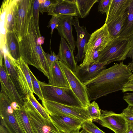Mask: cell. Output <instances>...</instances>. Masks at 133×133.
<instances>
[{
    "instance_id": "obj_35",
    "label": "cell",
    "mask_w": 133,
    "mask_h": 133,
    "mask_svg": "<svg viewBox=\"0 0 133 133\" xmlns=\"http://www.w3.org/2000/svg\"><path fill=\"white\" fill-rule=\"evenodd\" d=\"M112 0H101L99 1L98 11L102 14L106 13L107 15Z\"/></svg>"
},
{
    "instance_id": "obj_36",
    "label": "cell",
    "mask_w": 133,
    "mask_h": 133,
    "mask_svg": "<svg viewBox=\"0 0 133 133\" xmlns=\"http://www.w3.org/2000/svg\"><path fill=\"white\" fill-rule=\"evenodd\" d=\"M121 114L128 123L133 122V106L129 105Z\"/></svg>"
},
{
    "instance_id": "obj_4",
    "label": "cell",
    "mask_w": 133,
    "mask_h": 133,
    "mask_svg": "<svg viewBox=\"0 0 133 133\" xmlns=\"http://www.w3.org/2000/svg\"><path fill=\"white\" fill-rule=\"evenodd\" d=\"M113 40L109 34L107 25L105 23L102 27L91 35L87 45L84 58L79 65L83 68L94 63L92 57L95 50L101 51L111 44Z\"/></svg>"
},
{
    "instance_id": "obj_23",
    "label": "cell",
    "mask_w": 133,
    "mask_h": 133,
    "mask_svg": "<svg viewBox=\"0 0 133 133\" xmlns=\"http://www.w3.org/2000/svg\"><path fill=\"white\" fill-rule=\"evenodd\" d=\"M128 14L127 10L122 16L106 24L109 34L113 39L119 38L126 22Z\"/></svg>"
},
{
    "instance_id": "obj_37",
    "label": "cell",
    "mask_w": 133,
    "mask_h": 133,
    "mask_svg": "<svg viewBox=\"0 0 133 133\" xmlns=\"http://www.w3.org/2000/svg\"><path fill=\"white\" fill-rule=\"evenodd\" d=\"M44 54L50 69L55 62L57 61L60 60L59 55H56L54 52L51 51L50 54L44 52Z\"/></svg>"
},
{
    "instance_id": "obj_1",
    "label": "cell",
    "mask_w": 133,
    "mask_h": 133,
    "mask_svg": "<svg viewBox=\"0 0 133 133\" xmlns=\"http://www.w3.org/2000/svg\"><path fill=\"white\" fill-rule=\"evenodd\" d=\"M132 74L123 62L102 70L96 77L83 83L89 101L122 90Z\"/></svg>"
},
{
    "instance_id": "obj_28",
    "label": "cell",
    "mask_w": 133,
    "mask_h": 133,
    "mask_svg": "<svg viewBox=\"0 0 133 133\" xmlns=\"http://www.w3.org/2000/svg\"><path fill=\"white\" fill-rule=\"evenodd\" d=\"M28 99L44 118L48 120L51 119L50 115L46 109L38 102L33 95V94H31L28 96Z\"/></svg>"
},
{
    "instance_id": "obj_44",
    "label": "cell",
    "mask_w": 133,
    "mask_h": 133,
    "mask_svg": "<svg viewBox=\"0 0 133 133\" xmlns=\"http://www.w3.org/2000/svg\"><path fill=\"white\" fill-rule=\"evenodd\" d=\"M127 66L129 70L133 72V62L129 63Z\"/></svg>"
},
{
    "instance_id": "obj_18",
    "label": "cell",
    "mask_w": 133,
    "mask_h": 133,
    "mask_svg": "<svg viewBox=\"0 0 133 133\" xmlns=\"http://www.w3.org/2000/svg\"><path fill=\"white\" fill-rule=\"evenodd\" d=\"M60 20L56 29L61 37L64 38L73 51L76 46V42L72 32V22L74 17L71 15L58 16Z\"/></svg>"
},
{
    "instance_id": "obj_39",
    "label": "cell",
    "mask_w": 133,
    "mask_h": 133,
    "mask_svg": "<svg viewBox=\"0 0 133 133\" xmlns=\"http://www.w3.org/2000/svg\"><path fill=\"white\" fill-rule=\"evenodd\" d=\"M123 92L133 91V74L130 76L127 82L124 85L122 90Z\"/></svg>"
},
{
    "instance_id": "obj_29",
    "label": "cell",
    "mask_w": 133,
    "mask_h": 133,
    "mask_svg": "<svg viewBox=\"0 0 133 133\" xmlns=\"http://www.w3.org/2000/svg\"><path fill=\"white\" fill-rule=\"evenodd\" d=\"M89 115L92 122L99 118L101 115V110L98 104L94 101L86 107Z\"/></svg>"
},
{
    "instance_id": "obj_40",
    "label": "cell",
    "mask_w": 133,
    "mask_h": 133,
    "mask_svg": "<svg viewBox=\"0 0 133 133\" xmlns=\"http://www.w3.org/2000/svg\"><path fill=\"white\" fill-rule=\"evenodd\" d=\"M123 98L128 105L133 106V92L124 94Z\"/></svg>"
},
{
    "instance_id": "obj_34",
    "label": "cell",
    "mask_w": 133,
    "mask_h": 133,
    "mask_svg": "<svg viewBox=\"0 0 133 133\" xmlns=\"http://www.w3.org/2000/svg\"><path fill=\"white\" fill-rule=\"evenodd\" d=\"M57 0H39L40 2L39 11L42 14L48 12L51 6L56 2Z\"/></svg>"
},
{
    "instance_id": "obj_21",
    "label": "cell",
    "mask_w": 133,
    "mask_h": 133,
    "mask_svg": "<svg viewBox=\"0 0 133 133\" xmlns=\"http://www.w3.org/2000/svg\"><path fill=\"white\" fill-rule=\"evenodd\" d=\"M130 0H112L105 23L107 24L123 15L127 11Z\"/></svg>"
},
{
    "instance_id": "obj_38",
    "label": "cell",
    "mask_w": 133,
    "mask_h": 133,
    "mask_svg": "<svg viewBox=\"0 0 133 133\" xmlns=\"http://www.w3.org/2000/svg\"><path fill=\"white\" fill-rule=\"evenodd\" d=\"M60 20L59 16H52L51 19L49 21L48 27L51 28V34H52L53 32L55 29H57Z\"/></svg>"
},
{
    "instance_id": "obj_31",
    "label": "cell",
    "mask_w": 133,
    "mask_h": 133,
    "mask_svg": "<svg viewBox=\"0 0 133 133\" xmlns=\"http://www.w3.org/2000/svg\"><path fill=\"white\" fill-rule=\"evenodd\" d=\"M40 2L38 0H33L32 15L34 21L35 28L39 37L41 36L39 26V15Z\"/></svg>"
},
{
    "instance_id": "obj_42",
    "label": "cell",
    "mask_w": 133,
    "mask_h": 133,
    "mask_svg": "<svg viewBox=\"0 0 133 133\" xmlns=\"http://www.w3.org/2000/svg\"><path fill=\"white\" fill-rule=\"evenodd\" d=\"M44 38L43 37H38L37 39V42L39 45H41L44 43Z\"/></svg>"
},
{
    "instance_id": "obj_10",
    "label": "cell",
    "mask_w": 133,
    "mask_h": 133,
    "mask_svg": "<svg viewBox=\"0 0 133 133\" xmlns=\"http://www.w3.org/2000/svg\"><path fill=\"white\" fill-rule=\"evenodd\" d=\"M33 0H18V9L15 26V32L19 42L26 34L32 15Z\"/></svg>"
},
{
    "instance_id": "obj_14",
    "label": "cell",
    "mask_w": 133,
    "mask_h": 133,
    "mask_svg": "<svg viewBox=\"0 0 133 133\" xmlns=\"http://www.w3.org/2000/svg\"><path fill=\"white\" fill-rule=\"evenodd\" d=\"M50 116L52 121L62 133L79 132L84 122L78 119L65 115Z\"/></svg>"
},
{
    "instance_id": "obj_2",
    "label": "cell",
    "mask_w": 133,
    "mask_h": 133,
    "mask_svg": "<svg viewBox=\"0 0 133 133\" xmlns=\"http://www.w3.org/2000/svg\"><path fill=\"white\" fill-rule=\"evenodd\" d=\"M38 37L32 15L28 32L19 42L21 57L25 63L35 67L48 78L50 69L44 55V51L41 45L37 43Z\"/></svg>"
},
{
    "instance_id": "obj_5",
    "label": "cell",
    "mask_w": 133,
    "mask_h": 133,
    "mask_svg": "<svg viewBox=\"0 0 133 133\" xmlns=\"http://www.w3.org/2000/svg\"><path fill=\"white\" fill-rule=\"evenodd\" d=\"M39 82L44 99L66 105L83 107L71 88L55 87L39 81Z\"/></svg>"
},
{
    "instance_id": "obj_16",
    "label": "cell",
    "mask_w": 133,
    "mask_h": 133,
    "mask_svg": "<svg viewBox=\"0 0 133 133\" xmlns=\"http://www.w3.org/2000/svg\"><path fill=\"white\" fill-rule=\"evenodd\" d=\"M48 14L52 16L71 15L74 17H79L75 0H57Z\"/></svg>"
},
{
    "instance_id": "obj_43",
    "label": "cell",
    "mask_w": 133,
    "mask_h": 133,
    "mask_svg": "<svg viewBox=\"0 0 133 133\" xmlns=\"http://www.w3.org/2000/svg\"><path fill=\"white\" fill-rule=\"evenodd\" d=\"M129 127L128 129L124 133H133V130L130 124L129 123Z\"/></svg>"
},
{
    "instance_id": "obj_45",
    "label": "cell",
    "mask_w": 133,
    "mask_h": 133,
    "mask_svg": "<svg viewBox=\"0 0 133 133\" xmlns=\"http://www.w3.org/2000/svg\"><path fill=\"white\" fill-rule=\"evenodd\" d=\"M75 133H87L83 129L80 132Z\"/></svg>"
},
{
    "instance_id": "obj_3",
    "label": "cell",
    "mask_w": 133,
    "mask_h": 133,
    "mask_svg": "<svg viewBox=\"0 0 133 133\" xmlns=\"http://www.w3.org/2000/svg\"><path fill=\"white\" fill-rule=\"evenodd\" d=\"M4 68L25 103L28 97L32 93L24 73L17 60L13 58L7 49L3 50Z\"/></svg>"
},
{
    "instance_id": "obj_32",
    "label": "cell",
    "mask_w": 133,
    "mask_h": 133,
    "mask_svg": "<svg viewBox=\"0 0 133 133\" xmlns=\"http://www.w3.org/2000/svg\"><path fill=\"white\" fill-rule=\"evenodd\" d=\"M29 72L31 78L34 93L36 94L38 97L39 99L42 101L44 99V98L39 84V81L37 79L30 69Z\"/></svg>"
},
{
    "instance_id": "obj_11",
    "label": "cell",
    "mask_w": 133,
    "mask_h": 133,
    "mask_svg": "<svg viewBox=\"0 0 133 133\" xmlns=\"http://www.w3.org/2000/svg\"><path fill=\"white\" fill-rule=\"evenodd\" d=\"M101 112L100 118L93 122L111 130L115 133H124L128 129L129 123L121 113L101 110Z\"/></svg>"
},
{
    "instance_id": "obj_20",
    "label": "cell",
    "mask_w": 133,
    "mask_h": 133,
    "mask_svg": "<svg viewBox=\"0 0 133 133\" xmlns=\"http://www.w3.org/2000/svg\"><path fill=\"white\" fill-rule=\"evenodd\" d=\"M73 52L64 38L61 37L58 54L60 60L75 73L77 65Z\"/></svg>"
},
{
    "instance_id": "obj_17",
    "label": "cell",
    "mask_w": 133,
    "mask_h": 133,
    "mask_svg": "<svg viewBox=\"0 0 133 133\" xmlns=\"http://www.w3.org/2000/svg\"><path fill=\"white\" fill-rule=\"evenodd\" d=\"M110 64L108 62H95L88 66L82 68L77 65L75 74L80 81L83 84L93 78L102 70L105 66Z\"/></svg>"
},
{
    "instance_id": "obj_6",
    "label": "cell",
    "mask_w": 133,
    "mask_h": 133,
    "mask_svg": "<svg viewBox=\"0 0 133 133\" xmlns=\"http://www.w3.org/2000/svg\"><path fill=\"white\" fill-rule=\"evenodd\" d=\"M7 99L0 101L1 125L9 133H27L23 124L19 108L15 109Z\"/></svg>"
},
{
    "instance_id": "obj_9",
    "label": "cell",
    "mask_w": 133,
    "mask_h": 133,
    "mask_svg": "<svg viewBox=\"0 0 133 133\" xmlns=\"http://www.w3.org/2000/svg\"><path fill=\"white\" fill-rule=\"evenodd\" d=\"M24 107L34 133H62L52 122L44 118L28 99Z\"/></svg>"
},
{
    "instance_id": "obj_30",
    "label": "cell",
    "mask_w": 133,
    "mask_h": 133,
    "mask_svg": "<svg viewBox=\"0 0 133 133\" xmlns=\"http://www.w3.org/2000/svg\"><path fill=\"white\" fill-rule=\"evenodd\" d=\"M16 60L24 73L31 92L33 94L34 92L29 72L30 69L28 65L25 62L21 57Z\"/></svg>"
},
{
    "instance_id": "obj_15",
    "label": "cell",
    "mask_w": 133,
    "mask_h": 133,
    "mask_svg": "<svg viewBox=\"0 0 133 133\" xmlns=\"http://www.w3.org/2000/svg\"><path fill=\"white\" fill-rule=\"evenodd\" d=\"M72 24L74 26L77 34L76 46L77 48V53L75 57L77 63L83 61L84 58L87 45L91 34L88 32L85 27L80 25L78 17L73 18Z\"/></svg>"
},
{
    "instance_id": "obj_46",
    "label": "cell",
    "mask_w": 133,
    "mask_h": 133,
    "mask_svg": "<svg viewBox=\"0 0 133 133\" xmlns=\"http://www.w3.org/2000/svg\"><path fill=\"white\" fill-rule=\"evenodd\" d=\"M129 123L131 126V127L132 128V129L133 130V122L131 123Z\"/></svg>"
},
{
    "instance_id": "obj_25",
    "label": "cell",
    "mask_w": 133,
    "mask_h": 133,
    "mask_svg": "<svg viewBox=\"0 0 133 133\" xmlns=\"http://www.w3.org/2000/svg\"><path fill=\"white\" fill-rule=\"evenodd\" d=\"M10 0H3L0 8V47L6 45L7 31L5 18L7 10Z\"/></svg>"
},
{
    "instance_id": "obj_41",
    "label": "cell",
    "mask_w": 133,
    "mask_h": 133,
    "mask_svg": "<svg viewBox=\"0 0 133 133\" xmlns=\"http://www.w3.org/2000/svg\"><path fill=\"white\" fill-rule=\"evenodd\" d=\"M130 42V48L129 51L126 56V58H130L133 62V34L129 38Z\"/></svg>"
},
{
    "instance_id": "obj_22",
    "label": "cell",
    "mask_w": 133,
    "mask_h": 133,
    "mask_svg": "<svg viewBox=\"0 0 133 133\" xmlns=\"http://www.w3.org/2000/svg\"><path fill=\"white\" fill-rule=\"evenodd\" d=\"M18 0H10L5 18L7 32H15V26L18 9Z\"/></svg>"
},
{
    "instance_id": "obj_13",
    "label": "cell",
    "mask_w": 133,
    "mask_h": 133,
    "mask_svg": "<svg viewBox=\"0 0 133 133\" xmlns=\"http://www.w3.org/2000/svg\"><path fill=\"white\" fill-rule=\"evenodd\" d=\"M0 63L1 92L5 94L11 102H16L21 107L24 106L25 103L10 79L4 68L3 61H0Z\"/></svg>"
},
{
    "instance_id": "obj_33",
    "label": "cell",
    "mask_w": 133,
    "mask_h": 133,
    "mask_svg": "<svg viewBox=\"0 0 133 133\" xmlns=\"http://www.w3.org/2000/svg\"><path fill=\"white\" fill-rule=\"evenodd\" d=\"M82 128L87 133H105L97 127L91 120L84 122Z\"/></svg>"
},
{
    "instance_id": "obj_12",
    "label": "cell",
    "mask_w": 133,
    "mask_h": 133,
    "mask_svg": "<svg viewBox=\"0 0 133 133\" xmlns=\"http://www.w3.org/2000/svg\"><path fill=\"white\" fill-rule=\"evenodd\" d=\"M59 62L70 87L82 106L86 108L90 103L85 86L77 77L75 73L63 62L59 60Z\"/></svg>"
},
{
    "instance_id": "obj_24",
    "label": "cell",
    "mask_w": 133,
    "mask_h": 133,
    "mask_svg": "<svg viewBox=\"0 0 133 133\" xmlns=\"http://www.w3.org/2000/svg\"><path fill=\"white\" fill-rule=\"evenodd\" d=\"M6 44L9 53L13 58L17 60L21 57L19 41L14 31L7 32Z\"/></svg>"
},
{
    "instance_id": "obj_7",
    "label": "cell",
    "mask_w": 133,
    "mask_h": 133,
    "mask_svg": "<svg viewBox=\"0 0 133 133\" xmlns=\"http://www.w3.org/2000/svg\"><path fill=\"white\" fill-rule=\"evenodd\" d=\"M130 48L129 38H117L101 51L96 62H108L123 61L126 58Z\"/></svg>"
},
{
    "instance_id": "obj_27",
    "label": "cell",
    "mask_w": 133,
    "mask_h": 133,
    "mask_svg": "<svg viewBox=\"0 0 133 133\" xmlns=\"http://www.w3.org/2000/svg\"><path fill=\"white\" fill-rule=\"evenodd\" d=\"M79 17L84 18L89 14L95 4L99 2L98 0H75Z\"/></svg>"
},
{
    "instance_id": "obj_19",
    "label": "cell",
    "mask_w": 133,
    "mask_h": 133,
    "mask_svg": "<svg viewBox=\"0 0 133 133\" xmlns=\"http://www.w3.org/2000/svg\"><path fill=\"white\" fill-rule=\"evenodd\" d=\"M48 79V84L49 85L59 87L70 88L59 61H56L53 64Z\"/></svg>"
},
{
    "instance_id": "obj_26",
    "label": "cell",
    "mask_w": 133,
    "mask_h": 133,
    "mask_svg": "<svg viewBox=\"0 0 133 133\" xmlns=\"http://www.w3.org/2000/svg\"><path fill=\"white\" fill-rule=\"evenodd\" d=\"M128 14L126 22L119 38H129L133 34V0H130L127 9Z\"/></svg>"
},
{
    "instance_id": "obj_8",
    "label": "cell",
    "mask_w": 133,
    "mask_h": 133,
    "mask_svg": "<svg viewBox=\"0 0 133 133\" xmlns=\"http://www.w3.org/2000/svg\"><path fill=\"white\" fill-rule=\"evenodd\" d=\"M42 102L43 106L50 115H65L78 119L84 122L92 121L86 108L66 105L44 99Z\"/></svg>"
}]
</instances>
